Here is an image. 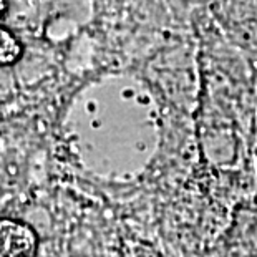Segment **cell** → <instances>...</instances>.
<instances>
[{
    "mask_svg": "<svg viewBox=\"0 0 257 257\" xmlns=\"http://www.w3.org/2000/svg\"><path fill=\"white\" fill-rule=\"evenodd\" d=\"M35 250L34 232L24 224L0 221V255L30 257Z\"/></svg>",
    "mask_w": 257,
    "mask_h": 257,
    "instance_id": "obj_1",
    "label": "cell"
},
{
    "mask_svg": "<svg viewBox=\"0 0 257 257\" xmlns=\"http://www.w3.org/2000/svg\"><path fill=\"white\" fill-rule=\"evenodd\" d=\"M7 7H9L7 0H0V20H2V19L5 17V12H7Z\"/></svg>",
    "mask_w": 257,
    "mask_h": 257,
    "instance_id": "obj_3",
    "label": "cell"
},
{
    "mask_svg": "<svg viewBox=\"0 0 257 257\" xmlns=\"http://www.w3.org/2000/svg\"><path fill=\"white\" fill-rule=\"evenodd\" d=\"M22 57V45L9 30L0 29V65H14Z\"/></svg>",
    "mask_w": 257,
    "mask_h": 257,
    "instance_id": "obj_2",
    "label": "cell"
}]
</instances>
